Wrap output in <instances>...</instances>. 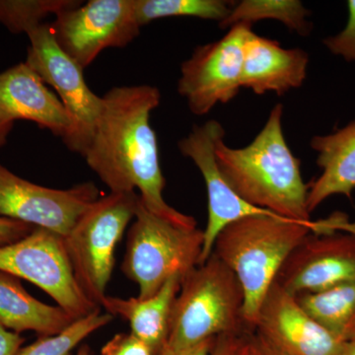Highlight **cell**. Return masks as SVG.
Returning a JSON list of instances; mask_svg holds the SVG:
<instances>
[{"mask_svg":"<svg viewBox=\"0 0 355 355\" xmlns=\"http://www.w3.org/2000/svg\"><path fill=\"white\" fill-rule=\"evenodd\" d=\"M309 55L302 49H284L279 42L252 31L244 46L242 88L282 96L301 87L307 77Z\"/></svg>","mask_w":355,"mask_h":355,"instance_id":"2e32d148","label":"cell"},{"mask_svg":"<svg viewBox=\"0 0 355 355\" xmlns=\"http://www.w3.org/2000/svg\"><path fill=\"white\" fill-rule=\"evenodd\" d=\"M340 227V218L306 224L265 214L244 217L222 229L212 254L241 284L243 320L250 331H254L263 299L289 254L310 233L326 234Z\"/></svg>","mask_w":355,"mask_h":355,"instance_id":"3957f363","label":"cell"},{"mask_svg":"<svg viewBox=\"0 0 355 355\" xmlns=\"http://www.w3.org/2000/svg\"><path fill=\"white\" fill-rule=\"evenodd\" d=\"M84 3V2H83ZM51 23L58 46L86 69L103 51L125 48L140 34L135 0H90Z\"/></svg>","mask_w":355,"mask_h":355,"instance_id":"30bf717a","label":"cell"},{"mask_svg":"<svg viewBox=\"0 0 355 355\" xmlns=\"http://www.w3.org/2000/svg\"><path fill=\"white\" fill-rule=\"evenodd\" d=\"M316 151L321 175L308 184L307 207L312 214L333 196L352 197L355 190V120L326 135H316L310 142Z\"/></svg>","mask_w":355,"mask_h":355,"instance_id":"e0dca14e","label":"cell"},{"mask_svg":"<svg viewBox=\"0 0 355 355\" xmlns=\"http://www.w3.org/2000/svg\"><path fill=\"white\" fill-rule=\"evenodd\" d=\"M284 106L277 104L251 144L231 148L219 137L217 164L229 186L245 202L284 218L311 224L308 184L301 161L292 153L282 130Z\"/></svg>","mask_w":355,"mask_h":355,"instance_id":"7a4b0ae2","label":"cell"},{"mask_svg":"<svg viewBox=\"0 0 355 355\" xmlns=\"http://www.w3.org/2000/svg\"><path fill=\"white\" fill-rule=\"evenodd\" d=\"M355 282V232L310 234L284 261L275 282L294 296Z\"/></svg>","mask_w":355,"mask_h":355,"instance_id":"4fadbf2b","label":"cell"},{"mask_svg":"<svg viewBox=\"0 0 355 355\" xmlns=\"http://www.w3.org/2000/svg\"><path fill=\"white\" fill-rule=\"evenodd\" d=\"M103 109L83 157L111 190H139L144 207L153 214L184 228H198L193 216L178 211L163 198L165 178L159 160L151 112L158 108L160 91L154 86H121L102 97Z\"/></svg>","mask_w":355,"mask_h":355,"instance_id":"6da1fadb","label":"cell"},{"mask_svg":"<svg viewBox=\"0 0 355 355\" xmlns=\"http://www.w3.org/2000/svg\"><path fill=\"white\" fill-rule=\"evenodd\" d=\"M34 228L24 222L0 216V246L19 241L29 235Z\"/></svg>","mask_w":355,"mask_h":355,"instance_id":"83f0119b","label":"cell"},{"mask_svg":"<svg viewBox=\"0 0 355 355\" xmlns=\"http://www.w3.org/2000/svg\"><path fill=\"white\" fill-rule=\"evenodd\" d=\"M254 331L286 355H340L345 345L277 282L263 299Z\"/></svg>","mask_w":355,"mask_h":355,"instance_id":"5bb4252c","label":"cell"},{"mask_svg":"<svg viewBox=\"0 0 355 355\" xmlns=\"http://www.w3.org/2000/svg\"><path fill=\"white\" fill-rule=\"evenodd\" d=\"M349 18L343 31L323 40V44L333 55L342 57L345 62H355V0L347 3Z\"/></svg>","mask_w":355,"mask_h":355,"instance_id":"d4e9b609","label":"cell"},{"mask_svg":"<svg viewBox=\"0 0 355 355\" xmlns=\"http://www.w3.org/2000/svg\"><path fill=\"white\" fill-rule=\"evenodd\" d=\"M243 306L239 280L211 254L182 279L167 340L159 355H180L209 338L249 330L243 320Z\"/></svg>","mask_w":355,"mask_h":355,"instance_id":"277c9868","label":"cell"},{"mask_svg":"<svg viewBox=\"0 0 355 355\" xmlns=\"http://www.w3.org/2000/svg\"><path fill=\"white\" fill-rule=\"evenodd\" d=\"M203 231L161 218L139 200L128 233L123 275L139 286V298L155 295L175 275L183 277L200 266Z\"/></svg>","mask_w":355,"mask_h":355,"instance_id":"5b68a950","label":"cell"},{"mask_svg":"<svg viewBox=\"0 0 355 355\" xmlns=\"http://www.w3.org/2000/svg\"><path fill=\"white\" fill-rule=\"evenodd\" d=\"M99 189L90 182L67 190L46 188L0 164V216L48 229L62 237L99 198Z\"/></svg>","mask_w":355,"mask_h":355,"instance_id":"8fae6325","label":"cell"},{"mask_svg":"<svg viewBox=\"0 0 355 355\" xmlns=\"http://www.w3.org/2000/svg\"><path fill=\"white\" fill-rule=\"evenodd\" d=\"M210 355H256L254 331L245 330L217 336Z\"/></svg>","mask_w":355,"mask_h":355,"instance_id":"484cf974","label":"cell"},{"mask_svg":"<svg viewBox=\"0 0 355 355\" xmlns=\"http://www.w3.org/2000/svg\"><path fill=\"white\" fill-rule=\"evenodd\" d=\"M315 321L343 343L355 338V282L295 296Z\"/></svg>","mask_w":355,"mask_h":355,"instance_id":"ffe728a7","label":"cell"},{"mask_svg":"<svg viewBox=\"0 0 355 355\" xmlns=\"http://www.w3.org/2000/svg\"><path fill=\"white\" fill-rule=\"evenodd\" d=\"M254 345H256V355H286L284 352H280L277 347L270 345L268 340L261 338L258 334L254 333Z\"/></svg>","mask_w":355,"mask_h":355,"instance_id":"f546056e","label":"cell"},{"mask_svg":"<svg viewBox=\"0 0 355 355\" xmlns=\"http://www.w3.org/2000/svg\"><path fill=\"white\" fill-rule=\"evenodd\" d=\"M76 321L60 306H51L32 296L10 273L0 272V324L20 334L35 331L39 336L57 335Z\"/></svg>","mask_w":355,"mask_h":355,"instance_id":"d6986e66","label":"cell"},{"mask_svg":"<svg viewBox=\"0 0 355 355\" xmlns=\"http://www.w3.org/2000/svg\"><path fill=\"white\" fill-rule=\"evenodd\" d=\"M0 272L32 282L76 320L100 308L79 286L64 237L48 229L35 227L19 241L0 246Z\"/></svg>","mask_w":355,"mask_h":355,"instance_id":"52a82bcc","label":"cell"},{"mask_svg":"<svg viewBox=\"0 0 355 355\" xmlns=\"http://www.w3.org/2000/svg\"><path fill=\"white\" fill-rule=\"evenodd\" d=\"M114 316L98 308L87 316L76 320L57 335L40 336L36 342L22 347L15 355H71L84 338L113 321Z\"/></svg>","mask_w":355,"mask_h":355,"instance_id":"cb8c5ba5","label":"cell"},{"mask_svg":"<svg viewBox=\"0 0 355 355\" xmlns=\"http://www.w3.org/2000/svg\"><path fill=\"white\" fill-rule=\"evenodd\" d=\"M24 343L20 334L7 330L0 324V355H15Z\"/></svg>","mask_w":355,"mask_h":355,"instance_id":"f1b7e54d","label":"cell"},{"mask_svg":"<svg viewBox=\"0 0 355 355\" xmlns=\"http://www.w3.org/2000/svg\"><path fill=\"white\" fill-rule=\"evenodd\" d=\"M252 26H233L223 38L197 46L182 64L178 92L196 116H205L217 104H228L239 94L244 46Z\"/></svg>","mask_w":355,"mask_h":355,"instance_id":"9c48e42d","label":"cell"},{"mask_svg":"<svg viewBox=\"0 0 355 355\" xmlns=\"http://www.w3.org/2000/svg\"><path fill=\"white\" fill-rule=\"evenodd\" d=\"M0 116L14 123L33 121L64 142L72 130L62 103L26 62L0 73Z\"/></svg>","mask_w":355,"mask_h":355,"instance_id":"9a60e30c","label":"cell"},{"mask_svg":"<svg viewBox=\"0 0 355 355\" xmlns=\"http://www.w3.org/2000/svg\"><path fill=\"white\" fill-rule=\"evenodd\" d=\"M76 355H93V354L91 352L90 347L88 345H84L78 349Z\"/></svg>","mask_w":355,"mask_h":355,"instance_id":"836d02e7","label":"cell"},{"mask_svg":"<svg viewBox=\"0 0 355 355\" xmlns=\"http://www.w3.org/2000/svg\"><path fill=\"white\" fill-rule=\"evenodd\" d=\"M26 64L57 93L71 119L72 130L64 144L83 155L103 109V99L89 88L84 70L58 46L51 24H42L27 34Z\"/></svg>","mask_w":355,"mask_h":355,"instance_id":"ba28073f","label":"cell"},{"mask_svg":"<svg viewBox=\"0 0 355 355\" xmlns=\"http://www.w3.org/2000/svg\"><path fill=\"white\" fill-rule=\"evenodd\" d=\"M311 15L299 0H243L235 2L226 19L219 23L221 29H230L240 23L253 25L259 21L273 19L282 23L289 31L309 36L313 24Z\"/></svg>","mask_w":355,"mask_h":355,"instance_id":"44dd1931","label":"cell"},{"mask_svg":"<svg viewBox=\"0 0 355 355\" xmlns=\"http://www.w3.org/2000/svg\"><path fill=\"white\" fill-rule=\"evenodd\" d=\"M340 355H355V338L345 343Z\"/></svg>","mask_w":355,"mask_h":355,"instance_id":"d6a6232c","label":"cell"},{"mask_svg":"<svg viewBox=\"0 0 355 355\" xmlns=\"http://www.w3.org/2000/svg\"><path fill=\"white\" fill-rule=\"evenodd\" d=\"M101 355H154L150 347L130 334H118L104 345Z\"/></svg>","mask_w":355,"mask_h":355,"instance_id":"4316f807","label":"cell"},{"mask_svg":"<svg viewBox=\"0 0 355 355\" xmlns=\"http://www.w3.org/2000/svg\"><path fill=\"white\" fill-rule=\"evenodd\" d=\"M216 338H209L196 345L193 349L187 350L184 354L180 355H210L211 354L212 347H214Z\"/></svg>","mask_w":355,"mask_h":355,"instance_id":"4dcf8cb0","label":"cell"},{"mask_svg":"<svg viewBox=\"0 0 355 355\" xmlns=\"http://www.w3.org/2000/svg\"><path fill=\"white\" fill-rule=\"evenodd\" d=\"M14 121L6 120V119L0 116V148L6 146L7 139L11 130H13Z\"/></svg>","mask_w":355,"mask_h":355,"instance_id":"1f68e13d","label":"cell"},{"mask_svg":"<svg viewBox=\"0 0 355 355\" xmlns=\"http://www.w3.org/2000/svg\"><path fill=\"white\" fill-rule=\"evenodd\" d=\"M183 277L175 275L153 297L128 299L105 296L101 304L112 316L118 315L130 324V333L159 355L169 333L170 318Z\"/></svg>","mask_w":355,"mask_h":355,"instance_id":"ac0fdd59","label":"cell"},{"mask_svg":"<svg viewBox=\"0 0 355 355\" xmlns=\"http://www.w3.org/2000/svg\"><path fill=\"white\" fill-rule=\"evenodd\" d=\"M224 135L225 130L221 123L210 120L202 125H195L187 137L178 142L182 155L190 158L202 173L209 198V219L203 231L200 266L209 260L217 236L228 224L248 216L265 214L279 216L245 202L222 176L217 164L216 144V140Z\"/></svg>","mask_w":355,"mask_h":355,"instance_id":"7c38bea8","label":"cell"},{"mask_svg":"<svg viewBox=\"0 0 355 355\" xmlns=\"http://www.w3.org/2000/svg\"><path fill=\"white\" fill-rule=\"evenodd\" d=\"M234 4L227 0H135V11L141 28L154 20L177 16L217 21L219 24Z\"/></svg>","mask_w":355,"mask_h":355,"instance_id":"7402d4cb","label":"cell"},{"mask_svg":"<svg viewBox=\"0 0 355 355\" xmlns=\"http://www.w3.org/2000/svg\"><path fill=\"white\" fill-rule=\"evenodd\" d=\"M77 0H0V24L13 34H28L50 15L81 6Z\"/></svg>","mask_w":355,"mask_h":355,"instance_id":"603a6c76","label":"cell"},{"mask_svg":"<svg viewBox=\"0 0 355 355\" xmlns=\"http://www.w3.org/2000/svg\"><path fill=\"white\" fill-rule=\"evenodd\" d=\"M139 195L111 193L93 202L65 236L70 263L79 286L100 306L114 266V250L135 218Z\"/></svg>","mask_w":355,"mask_h":355,"instance_id":"8992f818","label":"cell"}]
</instances>
